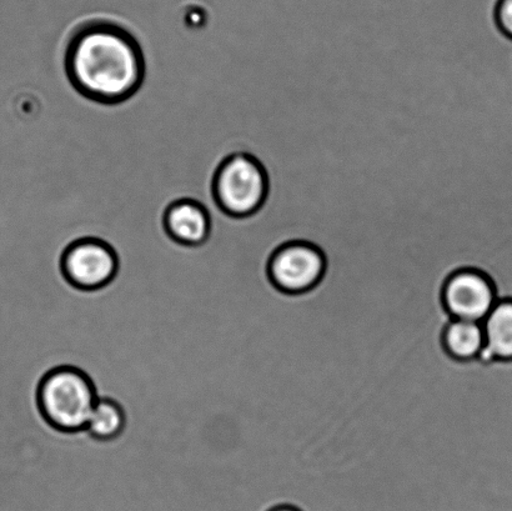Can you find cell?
Masks as SVG:
<instances>
[{
  "mask_svg": "<svg viewBox=\"0 0 512 511\" xmlns=\"http://www.w3.org/2000/svg\"><path fill=\"white\" fill-rule=\"evenodd\" d=\"M458 273L424 110L376 103L355 249L356 314L375 383L415 435L454 422L473 375V362L445 344L455 320L445 288Z\"/></svg>",
  "mask_w": 512,
  "mask_h": 511,
  "instance_id": "obj_1",
  "label": "cell"
},
{
  "mask_svg": "<svg viewBox=\"0 0 512 511\" xmlns=\"http://www.w3.org/2000/svg\"><path fill=\"white\" fill-rule=\"evenodd\" d=\"M64 68L83 98L105 105L127 102L145 79L142 45L123 25L107 19L88 20L72 30Z\"/></svg>",
  "mask_w": 512,
  "mask_h": 511,
  "instance_id": "obj_2",
  "label": "cell"
},
{
  "mask_svg": "<svg viewBox=\"0 0 512 511\" xmlns=\"http://www.w3.org/2000/svg\"><path fill=\"white\" fill-rule=\"evenodd\" d=\"M92 380L75 368H59L40 384V412L53 428L67 433L87 428L90 414L98 402Z\"/></svg>",
  "mask_w": 512,
  "mask_h": 511,
  "instance_id": "obj_3",
  "label": "cell"
},
{
  "mask_svg": "<svg viewBox=\"0 0 512 511\" xmlns=\"http://www.w3.org/2000/svg\"><path fill=\"white\" fill-rule=\"evenodd\" d=\"M268 193L265 170L253 155L233 152L220 163L212 182L215 204L229 219L252 217Z\"/></svg>",
  "mask_w": 512,
  "mask_h": 511,
  "instance_id": "obj_4",
  "label": "cell"
},
{
  "mask_svg": "<svg viewBox=\"0 0 512 511\" xmlns=\"http://www.w3.org/2000/svg\"><path fill=\"white\" fill-rule=\"evenodd\" d=\"M60 270L65 280L74 288L102 289L112 282L118 273V253L107 239H73L65 245L60 254Z\"/></svg>",
  "mask_w": 512,
  "mask_h": 511,
  "instance_id": "obj_5",
  "label": "cell"
},
{
  "mask_svg": "<svg viewBox=\"0 0 512 511\" xmlns=\"http://www.w3.org/2000/svg\"><path fill=\"white\" fill-rule=\"evenodd\" d=\"M324 258L308 244H289L271 258L269 273L276 287L289 293L306 292L324 273Z\"/></svg>",
  "mask_w": 512,
  "mask_h": 511,
  "instance_id": "obj_6",
  "label": "cell"
},
{
  "mask_svg": "<svg viewBox=\"0 0 512 511\" xmlns=\"http://www.w3.org/2000/svg\"><path fill=\"white\" fill-rule=\"evenodd\" d=\"M446 308L455 319L484 323L496 304L493 284L478 272H461L445 288Z\"/></svg>",
  "mask_w": 512,
  "mask_h": 511,
  "instance_id": "obj_7",
  "label": "cell"
},
{
  "mask_svg": "<svg viewBox=\"0 0 512 511\" xmlns=\"http://www.w3.org/2000/svg\"><path fill=\"white\" fill-rule=\"evenodd\" d=\"M163 224L168 238L182 247H203L212 234L210 213L195 199L175 200L165 210Z\"/></svg>",
  "mask_w": 512,
  "mask_h": 511,
  "instance_id": "obj_8",
  "label": "cell"
},
{
  "mask_svg": "<svg viewBox=\"0 0 512 511\" xmlns=\"http://www.w3.org/2000/svg\"><path fill=\"white\" fill-rule=\"evenodd\" d=\"M483 327L485 345L478 358L484 362L512 360V300L496 303Z\"/></svg>",
  "mask_w": 512,
  "mask_h": 511,
  "instance_id": "obj_9",
  "label": "cell"
},
{
  "mask_svg": "<svg viewBox=\"0 0 512 511\" xmlns=\"http://www.w3.org/2000/svg\"><path fill=\"white\" fill-rule=\"evenodd\" d=\"M445 344L456 359L470 360L478 357L485 345L483 323L455 319L446 330Z\"/></svg>",
  "mask_w": 512,
  "mask_h": 511,
  "instance_id": "obj_10",
  "label": "cell"
},
{
  "mask_svg": "<svg viewBox=\"0 0 512 511\" xmlns=\"http://www.w3.org/2000/svg\"><path fill=\"white\" fill-rule=\"evenodd\" d=\"M125 427L124 410L112 399L99 398L90 414L85 432L95 440L109 442L118 438Z\"/></svg>",
  "mask_w": 512,
  "mask_h": 511,
  "instance_id": "obj_11",
  "label": "cell"
},
{
  "mask_svg": "<svg viewBox=\"0 0 512 511\" xmlns=\"http://www.w3.org/2000/svg\"><path fill=\"white\" fill-rule=\"evenodd\" d=\"M493 14L500 32L512 40V0H494Z\"/></svg>",
  "mask_w": 512,
  "mask_h": 511,
  "instance_id": "obj_12",
  "label": "cell"
},
{
  "mask_svg": "<svg viewBox=\"0 0 512 511\" xmlns=\"http://www.w3.org/2000/svg\"><path fill=\"white\" fill-rule=\"evenodd\" d=\"M274 511H298V510L291 509V508H279V509H276Z\"/></svg>",
  "mask_w": 512,
  "mask_h": 511,
  "instance_id": "obj_13",
  "label": "cell"
}]
</instances>
